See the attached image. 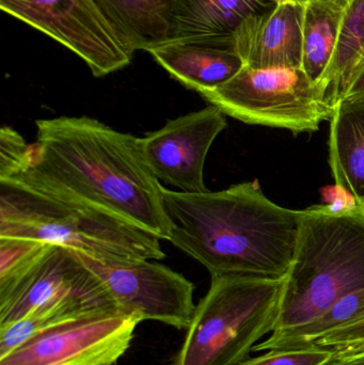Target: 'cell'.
Here are the masks:
<instances>
[{"mask_svg": "<svg viewBox=\"0 0 364 365\" xmlns=\"http://www.w3.org/2000/svg\"><path fill=\"white\" fill-rule=\"evenodd\" d=\"M363 62L364 0H350L344 9L335 55L321 83L335 108Z\"/></svg>", "mask_w": 364, "mask_h": 365, "instance_id": "ac0fdd59", "label": "cell"}, {"mask_svg": "<svg viewBox=\"0 0 364 365\" xmlns=\"http://www.w3.org/2000/svg\"><path fill=\"white\" fill-rule=\"evenodd\" d=\"M284 1L169 0V41H199L233 46V36L246 19Z\"/></svg>", "mask_w": 364, "mask_h": 365, "instance_id": "4fadbf2b", "label": "cell"}, {"mask_svg": "<svg viewBox=\"0 0 364 365\" xmlns=\"http://www.w3.org/2000/svg\"><path fill=\"white\" fill-rule=\"evenodd\" d=\"M305 0H286L246 19L233 36V46L252 68H301Z\"/></svg>", "mask_w": 364, "mask_h": 365, "instance_id": "7c38bea8", "label": "cell"}, {"mask_svg": "<svg viewBox=\"0 0 364 365\" xmlns=\"http://www.w3.org/2000/svg\"><path fill=\"white\" fill-rule=\"evenodd\" d=\"M0 8L76 53L95 77L132 61L93 0H0Z\"/></svg>", "mask_w": 364, "mask_h": 365, "instance_id": "9c48e42d", "label": "cell"}, {"mask_svg": "<svg viewBox=\"0 0 364 365\" xmlns=\"http://www.w3.org/2000/svg\"><path fill=\"white\" fill-rule=\"evenodd\" d=\"M288 278L212 277L173 365H239L279 324Z\"/></svg>", "mask_w": 364, "mask_h": 365, "instance_id": "5b68a950", "label": "cell"}, {"mask_svg": "<svg viewBox=\"0 0 364 365\" xmlns=\"http://www.w3.org/2000/svg\"><path fill=\"white\" fill-rule=\"evenodd\" d=\"M326 365H364V355L354 357H333Z\"/></svg>", "mask_w": 364, "mask_h": 365, "instance_id": "484cf974", "label": "cell"}, {"mask_svg": "<svg viewBox=\"0 0 364 365\" xmlns=\"http://www.w3.org/2000/svg\"><path fill=\"white\" fill-rule=\"evenodd\" d=\"M333 354L322 347L267 351L256 358H249L239 365H326L333 359Z\"/></svg>", "mask_w": 364, "mask_h": 365, "instance_id": "7402d4cb", "label": "cell"}, {"mask_svg": "<svg viewBox=\"0 0 364 365\" xmlns=\"http://www.w3.org/2000/svg\"><path fill=\"white\" fill-rule=\"evenodd\" d=\"M200 96L244 123L292 133L316 132L335 113L324 87L301 68L244 66L230 81Z\"/></svg>", "mask_w": 364, "mask_h": 365, "instance_id": "8992f818", "label": "cell"}, {"mask_svg": "<svg viewBox=\"0 0 364 365\" xmlns=\"http://www.w3.org/2000/svg\"><path fill=\"white\" fill-rule=\"evenodd\" d=\"M364 98V62L353 76L348 91L345 92L342 100H354V98Z\"/></svg>", "mask_w": 364, "mask_h": 365, "instance_id": "cb8c5ba5", "label": "cell"}, {"mask_svg": "<svg viewBox=\"0 0 364 365\" xmlns=\"http://www.w3.org/2000/svg\"><path fill=\"white\" fill-rule=\"evenodd\" d=\"M79 255L124 314L180 330L189 327L197 307L196 287L183 274L150 259H103Z\"/></svg>", "mask_w": 364, "mask_h": 365, "instance_id": "ba28073f", "label": "cell"}, {"mask_svg": "<svg viewBox=\"0 0 364 365\" xmlns=\"http://www.w3.org/2000/svg\"><path fill=\"white\" fill-rule=\"evenodd\" d=\"M227 128L226 115L214 105L169 120L140 138L141 149L160 182L182 192H204L207 153Z\"/></svg>", "mask_w": 364, "mask_h": 365, "instance_id": "8fae6325", "label": "cell"}, {"mask_svg": "<svg viewBox=\"0 0 364 365\" xmlns=\"http://www.w3.org/2000/svg\"><path fill=\"white\" fill-rule=\"evenodd\" d=\"M124 48L149 51L169 41V0H93Z\"/></svg>", "mask_w": 364, "mask_h": 365, "instance_id": "2e32d148", "label": "cell"}, {"mask_svg": "<svg viewBox=\"0 0 364 365\" xmlns=\"http://www.w3.org/2000/svg\"><path fill=\"white\" fill-rule=\"evenodd\" d=\"M47 309L68 310L81 317L121 312L80 255L58 245H49L25 272L0 284V328Z\"/></svg>", "mask_w": 364, "mask_h": 365, "instance_id": "52a82bcc", "label": "cell"}, {"mask_svg": "<svg viewBox=\"0 0 364 365\" xmlns=\"http://www.w3.org/2000/svg\"><path fill=\"white\" fill-rule=\"evenodd\" d=\"M359 205H360V206H361V207H363V210H364V203H363V204H359Z\"/></svg>", "mask_w": 364, "mask_h": 365, "instance_id": "83f0119b", "label": "cell"}, {"mask_svg": "<svg viewBox=\"0 0 364 365\" xmlns=\"http://www.w3.org/2000/svg\"><path fill=\"white\" fill-rule=\"evenodd\" d=\"M344 8L328 0H305L301 70L322 83L337 48Z\"/></svg>", "mask_w": 364, "mask_h": 365, "instance_id": "e0dca14e", "label": "cell"}, {"mask_svg": "<svg viewBox=\"0 0 364 365\" xmlns=\"http://www.w3.org/2000/svg\"><path fill=\"white\" fill-rule=\"evenodd\" d=\"M363 319L364 287L344 296L320 317L301 327L273 332L264 342L256 344L252 351L308 349L326 334Z\"/></svg>", "mask_w": 364, "mask_h": 365, "instance_id": "d6986e66", "label": "cell"}, {"mask_svg": "<svg viewBox=\"0 0 364 365\" xmlns=\"http://www.w3.org/2000/svg\"><path fill=\"white\" fill-rule=\"evenodd\" d=\"M329 164L336 185L364 203V98L342 100L331 120Z\"/></svg>", "mask_w": 364, "mask_h": 365, "instance_id": "9a60e30c", "label": "cell"}, {"mask_svg": "<svg viewBox=\"0 0 364 365\" xmlns=\"http://www.w3.org/2000/svg\"><path fill=\"white\" fill-rule=\"evenodd\" d=\"M162 197L172 222L169 242L211 277L288 278L305 210L274 203L258 180L204 192L164 187Z\"/></svg>", "mask_w": 364, "mask_h": 365, "instance_id": "7a4b0ae2", "label": "cell"}, {"mask_svg": "<svg viewBox=\"0 0 364 365\" xmlns=\"http://www.w3.org/2000/svg\"><path fill=\"white\" fill-rule=\"evenodd\" d=\"M36 125L25 170L170 240L164 187L145 160L140 138L85 115L36 120Z\"/></svg>", "mask_w": 364, "mask_h": 365, "instance_id": "6da1fadb", "label": "cell"}, {"mask_svg": "<svg viewBox=\"0 0 364 365\" xmlns=\"http://www.w3.org/2000/svg\"><path fill=\"white\" fill-rule=\"evenodd\" d=\"M147 53L175 81L200 94L224 85L245 66L234 47L215 43L168 41Z\"/></svg>", "mask_w": 364, "mask_h": 365, "instance_id": "5bb4252c", "label": "cell"}, {"mask_svg": "<svg viewBox=\"0 0 364 365\" xmlns=\"http://www.w3.org/2000/svg\"><path fill=\"white\" fill-rule=\"evenodd\" d=\"M361 340H364V319L348 324L344 327L326 334L320 340L316 341L314 345L322 347V349H329Z\"/></svg>", "mask_w": 364, "mask_h": 365, "instance_id": "603a6c76", "label": "cell"}, {"mask_svg": "<svg viewBox=\"0 0 364 365\" xmlns=\"http://www.w3.org/2000/svg\"><path fill=\"white\" fill-rule=\"evenodd\" d=\"M328 1L333 2V4H338V6H342L345 9V6L350 4V0H328Z\"/></svg>", "mask_w": 364, "mask_h": 365, "instance_id": "4316f807", "label": "cell"}, {"mask_svg": "<svg viewBox=\"0 0 364 365\" xmlns=\"http://www.w3.org/2000/svg\"><path fill=\"white\" fill-rule=\"evenodd\" d=\"M49 245L27 238H0V284L25 272L46 251Z\"/></svg>", "mask_w": 364, "mask_h": 365, "instance_id": "ffe728a7", "label": "cell"}, {"mask_svg": "<svg viewBox=\"0 0 364 365\" xmlns=\"http://www.w3.org/2000/svg\"><path fill=\"white\" fill-rule=\"evenodd\" d=\"M328 351L333 354V357H354V356L364 355V340L333 347Z\"/></svg>", "mask_w": 364, "mask_h": 365, "instance_id": "d4e9b609", "label": "cell"}, {"mask_svg": "<svg viewBox=\"0 0 364 365\" xmlns=\"http://www.w3.org/2000/svg\"><path fill=\"white\" fill-rule=\"evenodd\" d=\"M364 287V210L355 202L306 208L275 331L301 327Z\"/></svg>", "mask_w": 364, "mask_h": 365, "instance_id": "277c9868", "label": "cell"}, {"mask_svg": "<svg viewBox=\"0 0 364 365\" xmlns=\"http://www.w3.org/2000/svg\"><path fill=\"white\" fill-rule=\"evenodd\" d=\"M122 312L90 315L53 326L0 359V365H113L140 324Z\"/></svg>", "mask_w": 364, "mask_h": 365, "instance_id": "30bf717a", "label": "cell"}, {"mask_svg": "<svg viewBox=\"0 0 364 365\" xmlns=\"http://www.w3.org/2000/svg\"><path fill=\"white\" fill-rule=\"evenodd\" d=\"M30 149L21 134L11 126L0 130V180L8 179L25 170L29 164Z\"/></svg>", "mask_w": 364, "mask_h": 365, "instance_id": "44dd1931", "label": "cell"}, {"mask_svg": "<svg viewBox=\"0 0 364 365\" xmlns=\"http://www.w3.org/2000/svg\"><path fill=\"white\" fill-rule=\"evenodd\" d=\"M27 238L103 259H162L160 238L29 170L0 180V238Z\"/></svg>", "mask_w": 364, "mask_h": 365, "instance_id": "3957f363", "label": "cell"}]
</instances>
